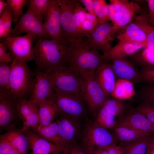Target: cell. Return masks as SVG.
<instances>
[{
	"instance_id": "6da1fadb",
	"label": "cell",
	"mask_w": 154,
	"mask_h": 154,
	"mask_svg": "<svg viewBox=\"0 0 154 154\" xmlns=\"http://www.w3.org/2000/svg\"><path fill=\"white\" fill-rule=\"evenodd\" d=\"M67 45L37 37L34 46L37 71L49 73L67 65Z\"/></svg>"
},
{
	"instance_id": "7a4b0ae2",
	"label": "cell",
	"mask_w": 154,
	"mask_h": 154,
	"mask_svg": "<svg viewBox=\"0 0 154 154\" xmlns=\"http://www.w3.org/2000/svg\"><path fill=\"white\" fill-rule=\"evenodd\" d=\"M107 62L99 51L90 47L83 38L68 43L66 65L77 72L95 71Z\"/></svg>"
},
{
	"instance_id": "3957f363",
	"label": "cell",
	"mask_w": 154,
	"mask_h": 154,
	"mask_svg": "<svg viewBox=\"0 0 154 154\" xmlns=\"http://www.w3.org/2000/svg\"><path fill=\"white\" fill-rule=\"evenodd\" d=\"M34 77L27 62L13 60L11 63L9 81V95L16 101L31 92Z\"/></svg>"
},
{
	"instance_id": "277c9868",
	"label": "cell",
	"mask_w": 154,
	"mask_h": 154,
	"mask_svg": "<svg viewBox=\"0 0 154 154\" xmlns=\"http://www.w3.org/2000/svg\"><path fill=\"white\" fill-rule=\"evenodd\" d=\"M82 79L80 96L87 104L90 111L96 112L109 98L96 80L94 71L81 73Z\"/></svg>"
},
{
	"instance_id": "5b68a950",
	"label": "cell",
	"mask_w": 154,
	"mask_h": 154,
	"mask_svg": "<svg viewBox=\"0 0 154 154\" xmlns=\"http://www.w3.org/2000/svg\"><path fill=\"white\" fill-rule=\"evenodd\" d=\"M109 1V15L110 20L112 22L114 36L120 28L133 21L141 8L137 4L127 0Z\"/></svg>"
},
{
	"instance_id": "8992f818",
	"label": "cell",
	"mask_w": 154,
	"mask_h": 154,
	"mask_svg": "<svg viewBox=\"0 0 154 154\" xmlns=\"http://www.w3.org/2000/svg\"><path fill=\"white\" fill-rule=\"evenodd\" d=\"M49 74L54 89L68 92L80 97L82 82L80 73L65 65L58 68Z\"/></svg>"
},
{
	"instance_id": "52a82bcc",
	"label": "cell",
	"mask_w": 154,
	"mask_h": 154,
	"mask_svg": "<svg viewBox=\"0 0 154 154\" xmlns=\"http://www.w3.org/2000/svg\"><path fill=\"white\" fill-rule=\"evenodd\" d=\"M37 37L31 34L14 37L8 35L1 40L9 51L13 60H21L27 62L34 60L33 44Z\"/></svg>"
},
{
	"instance_id": "ba28073f",
	"label": "cell",
	"mask_w": 154,
	"mask_h": 154,
	"mask_svg": "<svg viewBox=\"0 0 154 154\" xmlns=\"http://www.w3.org/2000/svg\"><path fill=\"white\" fill-rule=\"evenodd\" d=\"M116 139L107 129L93 122L86 127L83 141L84 148L90 154L95 148H105L116 144Z\"/></svg>"
},
{
	"instance_id": "9c48e42d",
	"label": "cell",
	"mask_w": 154,
	"mask_h": 154,
	"mask_svg": "<svg viewBox=\"0 0 154 154\" xmlns=\"http://www.w3.org/2000/svg\"><path fill=\"white\" fill-rule=\"evenodd\" d=\"M54 90L55 102L59 113L76 119L84 115L85 108L80 97L57 90Z\"/></svg>"
},
{
	"instance_id": "30bf717a",
	"label": "cell",
	"mask_w": 154,
	"mask_h": 154,
	"mask_svg": "<svg viewBox=\"0 0 154 154\" xmlns=\"http://www.w3.org/2000/svg\"><path fill=\"white\" fill-rule=\"evenodd\" d=\"M60 9L61 24L63 37L68 43L77 40L75 11L78 0H57Z\"/></svg>"
},
{
	"instance_id": "8fae6325",
	"label": "cell",
	"mask_w": 154,
	"mask_h": 154,
	"mask_svg": "<svg viewBox=\"0 0 154 154\" xmlns=\"http://www.w3.org/2000/svg\"><path fill=\"white\" fill-rule=\"evenodd\" d=\"M25 33L32 34L38 37L50 39L43 21L38 19L28 8L26 12L21 17L14 28L12 29L9 35L14 37Z\"/></svg>"
},
{
	"instance_id": "7c38bea8",
	"label": "cell",
	"mask_w": 154,
	"mask_h": 154,
	"mask_svg": "<svg viewBox=\"0 0 154 154\" xmlns=\"http://www.w3.org/2000/svg\"><path fill=\"white\" fill-rule=\"evenodd\" d=\"M113 25L108 22L100 24L92 33L85 35V41L92 48L100 50L104 56L111 49L110 43L113 40Z\"/></svg>"
},
{
	"instance_id": "4fadbf2b",
	"label": "cell",
	"mask_w": 154,
	"mask_h": 154,
	"mask_svg": "<svg viewBox=\"0 0 154 154\" xmlns=\"http://www.w3.org/2000/svg\"><path fill=\"white\" fill-rule=\"evenodd\" d=\"M43 24L50 40L67 44L62 33L60 17V9L57 0H51L44 15Z\"/></svg>"
},
{
	"instance_id": "5bb4252c",
	"label": "cell",
	"mask_w": 154,
	"mask_h": 154,
	"mask_svg": "<svg viewBox=\"0 0 154 154\" xmlns=\"http://www.w3.org/2000/svg\"><path fill=\"white\" fill-rule=\"evenodd\" d=\"M31 93L30 100L37 106L43 100H55L53 85L49 73L36 71Z\"/></svg>"
},
{
	"instance_id": "9a60e30c",
	"label": "cell",
	"mask_w": 154,
	"mask_h": 154,
	"mask_svg": "<svg viewBox=\"0 0 154 154\" xmlns=\"http://www.w3.org/2000/svg\"><path fill=\"white\" fill-rule=\"evenodd\" d=\"M117 79L129 80L133 84L142 82L140 70L130 60L126 58H115L108 61Z\"/></svg>"
},
{
	"instance_id": "2e32d148",
	"label": "cell",
	"mask_w": 154,
	"mask_h": 154,
	"mask_svg": "<svg viewBox=\"0 0 154 154\" xmlns=\"http://www.w3.org/2000/svg\"><path fill=\"white\" fill-rule=\"evenodd\" d=\"M117 126L154 133V124L135 109L125 111L119 117L117 121Z\"/></svg>"
},
{
	"instance_id": "e0dca14e",
	"label": "cell",
	"mask_w": 154,
	"mask_h": 154,
	"mask_svg": "<svg viewBox=\"0 0 154 154\" xmlns=\"http://www.w3.org/2000/svg\"><path fill=\"white\" fill-rule=\"evenodd\" d=\"M15 106L17 113L23 122L20 129L22 132L24 133L30 127L39 124L38 107L31 100L19 99Z\"/></svg>"
},
{
	"instance_id": "ac0fdd59",
	"label": "cell",
	"mask_w": 154,
	"mask_h": 154,
	"mask_svg": "<svg viewBox=\"0 0 154 154\" xmlns=\"http://www.w3.org/2000/svg\"><path fill=\"white\" fill-rule=\"evenodd\" d=\"M32 152L31 154H59L67 145L56 144L41 137L29 129L24 133Z\"/></svg>"
},
{
	"instance_id": "d6986e66",
	"label": "cell",
	"mask_w": 154,
	"mask_h": 154,
	"mask_svg": "<svg viewBox=\"0 0 154 154\" xmlns=\"http://www.w3.org/2000/svg\"><path fill=\"white\" fill-rule=\"evenodd\" d=\"M116 34L119 41L147 46L146 34L142 27L134 20L119 29Z\"/></svg>"
},
{
	"instance_id": "ffe728a7",
	"label": "cell",
	"mask_w": 154,
	"mask_h": 154,
	"mask_svg": "<svg viewBox=\"0 0 154 154\" xmlns=\"http://www.w3.org/2000/svg\"><path fill=\"white\" fill-rule=\"evenodd\" d=\"M96 80L105 94L109 97L114 89L116 76L108 61L94 71Z\"/></svg>"
},
{
	"instance_id": "44dd1931",
	"label": "cell",
	"mask_w": 154,
	"mask_h": 154,
	"mask_svg": "<svg viewBox=\"0 0 154 154\" xmlns=\"http://www.w3.org/2000/svg\"><path fill=\"white\" fill-rule=\"evenodd\" d=\"M77 119L64 116L57 121L60 136L66 145L72 143L78 135L79 125Z\"/></svg>"
},
{
	"instance_id": "7402d4cb",
	"label": "cell",
	"mask_w": 154,
	"mask_h": 154,
	"mask_svg": "<svg viewBox=\"0 0 154 154\" xmlns=\"http://www.w3.org/2000/svg\"><path fill=\"white\" fill-rule=\"evenodd\" d=\"M16 101L7 94L0 92V126L5 127L13 121L17 113Z\"/></svg>"
},
{
	"instance_id": "603a6c76",
	"label": "cell",
	"mask_w": 154,
	"mask_h": 154,
	"mask_svg": "<svg viewBox=\"0 0 154 154\" xmlns=\"http://www.w3.org/2000/svg\"><path fill=\"white\" fill-rule=\"evenodd\" d=\"M0 138L9 142L21 154H27L29 146L27 138L24 133L15 126H10L6 132L0 136Z\"/></svg>"
},
{
	"instance_id": "cb8c5ba5",
	"label": "cell",
	"mask_w": 154,
	"mask_h": 154,
	"mask_svg": "<svg viewBox=\"0 0 154 154\" xmlns=\"http://www.w3.org/2000/svg\"><path fill=\"white\" fill-rule=\"evenodd\" d=\"M145 47L143 45L119 41L116 46L112 48L108 54L104 57L108 62L114 58H126L134 54Z\"/></svg>"
},
{
	"instance_id": "d4e9b609",
	"label": "cell",
	"mask_w": 154,
	"mask_h": 154,
	"mask_svg": "<svg viewBox=\"0 0 154 154\" xmlns=\"http://www.w3.org/2000/svg\"><path fill=\"white\" fill-rule=\"evenodd\" d=\"M40 125L47 126L53 122L59 111L55 100H44L37 105Z\"/></svg>"
},
{
	"instance_id": "484cf974",
	"label": "cell",
	"mask_w": 154,
	"mask_h": 154,
	"mask_svg": "<svg viewBox=\"0 0 154 154\" xmlns=\"http://www.w3.org/2000/svg\"><path fill=\"white\" fill-rule=\"evenodd\" d=\"M31 128L35 133L51 142L56 144H66L60 136L57 121L45 126L39 124Z\"/></svg>"
},
{
	"instance_id": "4316f807",
	"label": "cell",
	"mask_w": 154,
	"mask_h": 154,
	"mask_svg": "<svg viewBox=\"0 0 154 154\" xmlns=\"http://www.w3.org/2000/svg\"><path fill=\"white\" fill-rule=\"evenodd\" d=\"M113 129L115 138L121 143L132 142L153 134L149 132L122 127H116Z\"/></svg>"
},
{
	"instance_id": "83f0119b",
	"label": "cell",
	"mask_w": 154,
	"mask_h": 154,
	"mask_svg": "<svg viewBox=\"0 0 154 154\" xmlns=\"http://www.w3.org/2000/svg\"><path fill=\"white\" fill-rule=\"evenodd\" d=\"M136 93L133 84L125 79H117L111 96L121 100L129 99Z\"/></svg>"
},
{
	"instance_id": "f1b7e54d",
	"label": "cell",
	"mask_w": 154,
	"mask_h": 154,
	"mask_svg": "<svg viewBox=\"0 0 154 154\" xmlns=\"http://www.w3.org/2000/svg\"><path fill=\"white\" fill-rule=\"evenodd\" d=\"M130 60L136 66L154 67V51L145 47L129 56Z\"/></svg>"
},
{
	"instance_id": "f546056e",
	"label": "cell",
	"mask_w": 154,
	"mask_h": 154,
	"mask_svg": "<svg viewBox=\"0 0 154 154\" xmlns=\"http://www.w3.org/2000/svg\"><path fill=\"white\" fill-rule=\"evenodd\" d=\"M152 135L131 142L120 143L119 146L125 154H147L149 141Z\"/></svg>"
},
{
	"instance_id": "4dcf8cb0",
	"label": "cell",
	"mask_w": 154,
	"mask_h": 154,
	"mask_svg": "<svg viewBox=\"0 0 154 154\" xmlns=\"http://www.w3.org/2000/svg\"><path fill=\"white\" fill-rule=\"evenodd\" d=\"M148 19V17L140 15L135 17L134 20L142 27L146 34V47L154 51V29L149 23Z\"/></svg>"
},
{
	"instance_id": "1f68e13d",
	"label": "cell",
	"mask_w": 154,
	"mask_h": 154,
	"mask_svg": "<svg viewBox=\"0 0 154 154\" xmlns=\"http://www.w3.org/2000/svg\"><path fill=\"white\" fill-rule=\"evenodd\" d=\"M95 121L98 125L106 129L116 127L117 121L115 117L110 115L103 107L96 112Z\"/></svg>"
},
{
	"instance_id": "d6a6232c",
	"label": "cell",
	"mask_w": 154,
	"mask_h": 154,
	"mask_svg": "<svg viewBox=\"0 0 154 154\" xmlns=\"http://www.w3.org/2000/svg\"><path fill=\"white\" fill-rule=\"evenodd\" d=\"M13 21L12 13L7 6L0 15V39L9 35L12 29Z\"/></svg>"
},
{
	"instance_id": "836d02e7",
	"label": "cell",
	"mask_w": 154,
	"mask_h": 154,
	"mask_svg": "<svg viewBox=\"0 0 154 154\" xmlns=\"http://www.w3.org/2000/svg\"><path fill=\"white\" fill-rule=\"evenodd\" d=\"M51 0L28 1V9H29L40 20L43 21L44 15Z\"/></svg>"
},
{
	"instance_id": "e575fe53",
	"label": "cell",
	"mask_w": 154,
	"mask_h": 154,
	"mask_svg": "<svg viewBox=\"0 0 154 154\" xmlns=\"http://www.w3.org/2000/svg\"><path fill=\"white\" fill-rule=\"evenodd\" d=\"M102 107L115 117L120 116L125 111L124 103L121 100L115 98L108 99Z\"/></svg>"
},
{
	"instance_id": "d590c367",
	"label": "cell",
	"mask_w": 154,
	"mask_h": 154,
	"mask_svg": "<svg viewBox=\"0 0 154 154\" xmlns=\"http://www.w3.org/2000/svg\"><path fill=\"white\" fill-rule=\"evenodd\" d=\"M94 11L100 24L108 22L109 4L104 0H93Z\"/></svg>"
},
{
	"instance_id": "8d00e7d4",
	"label": "cell",
	"mask_w": 154,
	"mask_h": 154,
	"mask_svg": "<svg viewBox=\"0 0 154 154\" xmlns=\"http://www.w3.org/2000/svg\"><path fill=\"white\" fill-rule=\"evenodd\" d=\"M9 63H0V92L9 95V85L11 69Z\"/></svg>"
},
{
	"instance_id": "74e56055",
	"label": "cell",
	"mask_w": 154,
	"mask_h": 154,
	"mask_svg": "<svg viewBox=\"0 0 154 154\" xmlns=\"http://www.w3.org/2000/svg\"><path fill=\"white\" fill-rule=\"evenodd\" d=\"M7 6L11 11L13 17V21L17 23L23 15V9L27 3L28 0H7Z\"/></svg>"
},
{
	"instance_id": "f35d334b",
	"label": "cell",
	"mask_w": 154,
	"mask_h": 154,
	"mask_svg": "<svg viewBox=\"0 0 154 154\" xmlns=\"http://www.w3.org/2000/svg\"><path fill=\"white\" fill-rule=\"evenodd\" d=\"M135 109L142 114L152 123L154 124V104L142 101Z\"/></svg>"
},
{
	"instance_id": "ab89813d",
	"label": "cell",
	"mask_w": 154,
	"mask_h": 154,
	"mask_svg": "<svg viewBox=\"0 0 154 154\" xmlns=\"http://www.w3.org/2000/svg\"><path fill=\"white\" fill-rule=\"evenodd\" d=\"M138 98L142 101L154 104V84H146L138 93Z\"/></svg>"
},
{
	"instance_id": "60d3db41",
	"label": "cell",
	"mask_w": 154,
	"mask_h": 154,
	"mask_svg": "<svg viewBox=\"0 0 154 154\" xmlns=\"http://www.w3.org/2000/svg\"><path fill=\"white\" fill-rule=\"evenodd\" d=\"M142 82L147 84H154V67H141Z\"/></svg>"
},
{
	"instance_id": "b9f144b4",
	"label": "cell",
	"mask_w": 154,
	"mask_h": 154,
	"mask_svg": "<svg viewBox=\"0 0 154 154\" xmlns=\"http://www.w3.org/2000/svg\"><path fill=\"white\" fill-rule=\"evenodd\" d=\"M0 153L4 154H21L9 142L0 138Z\"/></svg>"
},
{
	"instance_id": "7bdbcfd3",
	"label": "cell",
	"mask_w": 154,
	"mask_h": 154,
	"mask_svg": "<svg viewBox=\"0 0 154 154\" xmlns=\"http://www.w3.org/2000/svg\"><path fill=\"white\" fill-rule=\"evenodd\" d=\"M62 152L63 154H89L84 148L72 144L67 145Z\"/></svg>"
},
{
	"instance_id": "ee69618b",
	"label": "cell",
	"mask_w": 154,
	"mask_h": 154,
	"mask_svg": "<svg viewBox=\"0 0 154 154\" xmlns=\"http://www.w3.org/2000/svg\"><path fill=\"white\" fill-rule=\"evenodd\" d=\"M7 49L2 42H0V63H11L13 59Z\"/></svg>"
},
{
	"instance_id": "f6af8a7d",
	"label": "cell",
	"mask_w": 154,
	"mask_h": 154,
	"mask_svg": "<svg viewBox=\"0 0 154 154\" xmlns=\"http://www.w3.org/2000/svg\"><path fill=\"white\" fill-rule=\"evenodd\" d=\"M149 11L148 21L151 26L154 29V0L146 1Z\"/></svg>"
},
{
	"instance_id": "bcb514c9",
	"label": "cell",
	"mask_w": 154,
	"mask_h": 154,
	"mask_svg": "<svg viewBox=\"0 0 154 154\" xmlns=\"http://www.w3.org/2000/svg\"><path fill=\"white\" fill-rule=\"evenodd\" d=\"M97 26L92 22L86 20L83 25L84 37L86 34L90 33L93 32Z\"/></svg>"
},
{
	"instance_id": "7dc6e473",
	"label": "cell",
	"mask_w": 154,
	"mask_h": 154,
	"mask_svg": "<svg viewBox=\"0 0 154 154\" xmlns=\"http://www.w3.org/2000/svg\"><path fill=\"white\" fill-rule=\"evenodd\" d=\"M79 1L84 5L88 13L96 16L94 9L93 0H80Z\"/></svg>"
},
{
	"instance_id": "c3c4849f",
	"label": "cell",
	"mask_w": 154,
	"mask_h": 154,
	"mask_svg": "<svg viewBox=\"0 0 154 154\" xmlns=\"http://www.w3.org/2000/svg\"><path fill=\"white\" fill-rule=\"evenodd\" d=\"M108 154H125L119 146L114 144L106 147Z\"/></svg>"
},
{
	"instance_id": "681fc988",
	"label": "cell",
	"mask_w": 154,
	"mask_h": 154,
	"mask_svg": "<svg viewBox=\"0 0 154 154\" xmlns=\"http://www.w3.org/2000/svg\"><path fill=\"white\" fill-rule=\"evenodd\" d=\"M86 20L92 22L96 26H98L100 24L99 19L96 16L88 12H87L86 14Z\"/></svg>"
},
{
	"instance_id": "f907efd6",
	"label": "cell",
	"mask_w": 154,
	"mask_h": 154,
	"mask_svg": "<svg viewBox=\"0 0 154 154\" xmlns=\"http://www.w3.org/2000/svg\"><path fill=\"white\" fill-rule=\"evenodd\" d=\"M147 154H154V135L150 137L148 143Z\"/></svg>"
},
{
	"instance_id": "816d5d0a",
	"label": "cell",
	"mask_w": 154,
	"mask_h": 154,
	"mask_svg": "<svg viewBox=\"0 0 154 154\" xmlns=\"http://www.w3.org/2000/svg\"><path fill=\"white\" fill-rule=\"evenodd\" d=\"M90 154H108L106 148H98L93 151Z\"/></svg>"
},
{
	"instance_id": "f5cc1de1",
	"label": "cell",
	"mask_w": 154,
	"mask_h": 154,
	"mask_svg": "<svg viewBox=\"0 0 154 154\" xmlns=\"http://www.w3.org/2000/svg\"><path fill=\"white\" fill-rule=\"evenodd\" d=\"M7 5V1L4 0H0V15L3 12Z\"/></svg>"
},
{
	"instance_id": "db71d44e",
	"label": "cell",
	"mask_w": 154,
	"mask_h": 154,
	"mask_svg": "<svg viewBox=\"0 0 154 154\" xmlns=\"http://www.w3.org/2000/svg\"><path fill=\"white\" fill-rule=\"evenodd\" d=\"M0 154H4L2 153H0Z\"/></svg>"
},
{
	"instance_id": "11a10c76",
	"label": "cell",
	"mask_w": 154,
	"mask_h": 154,
	"mask_svg": "<svg viewBox=\"0 0 154 154\" xmlns=\"http://www.w3.org/2000/svg\"><path fill=\"white\" fill-rule=\"evenodd\" d=\"M153 135H154V133H153Z\"/></svg>"
}]
</instances>
